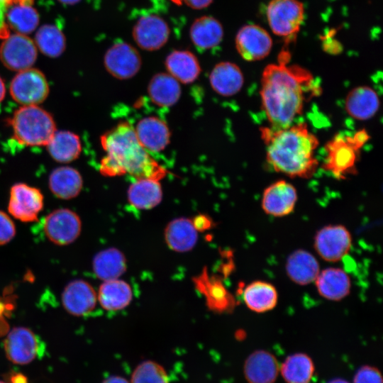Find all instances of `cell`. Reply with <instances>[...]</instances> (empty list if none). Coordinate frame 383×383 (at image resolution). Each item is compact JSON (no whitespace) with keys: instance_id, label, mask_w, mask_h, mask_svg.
<instances>
[{"instance_id":"cell-1","label":"cell","mask_w":383,"mask_h":383,"mask_svg":"<svg viewBox=\"0 0 383 383\" xmlns=\"http://www.w3.org/2000/svg\"><path fill=\"white\" fill-rule=\"evenodd\" d=\"M288 53H281L278 63L267 65L261 79L262 108L272 128L292 124L301 113L309 92H316L310 72L296 65H288Z\"/></svg>"},{"instance_id":"cell-2","label":"cell","mask_w":383,"mask_h":383,"mask_svg":"<svg viewBox=\"0 0 383 383\" xmlns=\"http://www.w3.org/2000/svg\"><path fill=\"white\" fill-rule=\"evenodd\" d=\"M261 136L266 145L267 160L278 172L291 177L309 178L318 163L315 150L318 140L301 123L282 128H263Z\"/></svg>"},{"instance_id":"cell-3","label":"cell","mask_w":383,"mask_h":383,"mask_svg":"<svg viewBox=\"0 0 383 383\" xmlns=\"http://www.w3.org/2000/svg\"><path fill=\"white\" fill-rule=\"evenodd\" d=\"M106 155L99 171L106 177L128 174L135 179L150 178L160 180L166 170L160 166L139 143L134 128L122 121L100 138Z\"/></svg>"},{"instance_id":"cell-4","label":"cell","mask_w":383,"mask_h":383,"mask_svg":"<svg viewBox=\"0 0 383 383\" xmlns=\"http://www.w3.org/2000/svg\"><path fill=\"white\" fill-rule=\"evenodd\" d=\"M14 139L26 146L46 145L56 130L52 115L38 105L23 106L9 119Z\"/></svg>"},{"instance_id":"cell-5","label":"cell","mask_w":383,"mask_h":383,"mask_svg":"<svg viewBox=\"0 0 383 383\" xmlns=\"http://www.w3.org/2000/svg\"><path fill=\"white\" fill-rule=\"evenodd\" d=\"M369 138L365 131L357 132L353 137L337 135L326 147L327 155L323 164L337 179H344L354 173L357 154Z\"/></svg>"},{"instance_id":"cell-6","label":"cell","mask_w":383,"mask_h":383,"mask_svg":"<svg viewBox=\"0 0 383 383\" xmlns=\"http://www.w3.org/2000/svg\"><path fill=\"white\" fill-rule=\"evenodd\" d=\"M267 18L274 34L292 40L304 21V7L298 0H272L267 7Z\"/></svg>"},{"instance_id":"cell-7","label":"cell","mask_w":383,"mask_h":383,"mask_svg":"<svg viewBox=\"0 0 383 383\" xmlns=\"http://www.w3.org/2000/svg\"><path fill=\"white\" fill-rule=\"evenodd\" d=\"M9 91L12 99L22 106L38 105L47 99L49 84L41 71L30 67L13 78Z\"/></svg>"},{"instance_id":"cell-8","label":"cell","mask_w":383,"mask_h":383,"mask_svg":"<svg viewBox=\"0 0 383 383\" xmlns=\"http://www.w3.org/2000/svg\"><path fill=\"white\" fill-rule=\"evenodd\" d=\"M45 346L33 331L26 327L13 328L4 342L5 354L9 361L17 365H26L40 357Z\"/></svg>"},{"instance_id":"cell-9","label":"cell","mask_w":383,"mask_h":383,"mask_svg":"<svg viewBox=\"0 0 383 383\" xmlns=\"http://www.w3.org/2000/svg\"><path fill=\"white\" fill-rule=\"evenodd\" d=\"M352 245V236L343 225L321 228L314 238V248L325 261L335 262L347 255Z\"/></svg>"},{"instance_id":"cell-10","label":"cell","mask_w":383,"mask_h":383,"mask_svg":"<svg viewBox=\"0 0 383 383\" xmlns=\"http://www.w3.org/2000/svg\"><path fill=\"white\" fill-rule=\"evenodd\" d=\"M170 28L167 21L160 15L146 12L140 16L133 28V38L143 50H159L168 41Z\"/></svg>"},{"instance_id":"cell-11","label":"cell","mask_w":383,"mask_h":383,"mask_svg":"<svg viewBox=\"0 0 383 383\" xmlns=\"http://www.w3.org/2000/svg\"><path fill=\"white\" fill-rule=\"evenodd\" d=\"M79 216L68 209H58L50 212L44 219L43 231L47 238L58 245L73 243L81 233Z\"/></svg>"},{"instance_id":"cell-12","label":"cell","mask_w":383,"mask_h":383,"mask_svg":"<svg viewBox=\"0 0 383 383\" xmlns=\"http://www.w3.org/2000/svg\"><path fill=\"white\" fill-rule=\"evenodd\" d=\"M36 58L35 45L26 35H9L1 45L0 60L9 70L20 72L30 68Z\"/></svg>"},{"instance_id":"cell-13","label":"cell","mask_w":383,"mask_h":383,"mask_svg":"<svg viewBox=\"0 0 383 383\" xmlns=\"http://www.w3.org/2000/svg\"><path fill=\"white\" fill-rule=\"evenodd\" d=\"M43 205L44 197L39 189L24 183H16L11 187L8 211L16 219L23 222L36 221Z\"/></svg>"},{"instance_id":"cell-14","label":"cell","mask_w":383,"mask_h":383,"mask_svg":"<svg viewBox=\"0 0 383 383\" xmlns=\"http://www.w3.org/2000/svg\"><path fill=\"white\" fill-rule=\"evenodd\" d=\"M104 62L106 71L111 76L118 79H128L139 72L142 60L134 47L119 41L107 50Z\"/></svg>"},{"instance_id":"cell-15","label":"cell","mask_w":383,"mask_h":383,"mask_svg":"<svg viewBox=\"0 0 383 383\" xmlns=\"http://www.w3.org/2000/svg\"><path fill=\"white\" fill-rule=\"evenodd\" d=\"M272 40L270 34L257 25L243 26L235 37V48L245 60L251 62L267 57L271 51Z\"/></svg>"},{"instance_id":"cell-16","label":"cell","mask_w":383,"mask_h":383,"mask_svg":"<svg viewBox=\"0 0 383 383\" xmlns=\"http://www.w3.org/2000/svg\"><path fill=\"white\" fill-rule=\"evenodd\" d=\"M297 199L295 187L285 180H279L265 189L261 206L267 214L282 217L294 211Z\"/></svg>"},{"instance_id":"cell-17","label":"cell","mask_w":383,"mask_h":383,"mask_svg":"<svg viewBox=\"0 0 383 383\" xmlns=\"http://www.w3.org/2000/svg\"><path fill=\"white\" fill-rule=\"evenodd\" d=\"M97 294L93 287L83 279H74L64 289L62 303L65 309L76 316H86L95 308Z\"/></svg>"},{"instance_id":"cell-18","label":"cell","mask_w":383,"mask_h":383,"mask_svg":"<svg viewBox=\"0 0 383 383\" xmlns=\"http://www.w3.org/2000/svg\"><path fill=\"white\" fill-rule=\"evenodd\" d=\"M279 372L276 357L265 350L251 353L243 365V374L248 383H274Z\"/></svg>"},{"instance_id":"cell-19","label":"cell","mask_w":383,"mask_h":383,"mask_svg":"<svg viewBox=\"0 0 383 383\" xmlns=\"http://www.w3.org/2000/svg\"><path fill=\"white\" fill-rule=\"evenodd\" d=\"M134 131L139 143L148 152H160L170 141L171 133L168 126L157 116L140 119Z\"/></svg>"},{"instance_id":"cell-20","label":"cell","mask_w":383,"mask_h":383,"mask_svg":"<svg viewBox=\"0 0 383 383\" xmlns=\"http://www.w3.org/2000/svg\"><path fill=\"white\" fill-rule=\"evenodd\" d=\"M197 232L192 220L180 217L167 223L164 231V238L170 249L177 252H186L196 245Z\"/></svg>"},{"instance_id":"cell-21","label":"cell","mask_w":383,"mask_h":383,"mask_svg":"<svg viewBox=\"0 0 383 383\" xmlns=\"http://www.w3.org/2000/svg\"><path fill=\"white\" fill-rule=\"evenodd\" d=\"M319 294L330 301H340L350 291L349 275L342 269L328 267L320 271L314 281Z\"/></svg>"},{"instance_id":"cell-22","label":"cell","mask_w":383,"mask_h":383,"mask_svg":"<svg viewBox=\"0 0 383 383\" xmlns=\"http://www.w3.org/2000/svg\"><path fill=\"white\" fill-rule=\"evenodd\" d=\"M285 267L288 277L299 285L314 282L320 272L316 258L302 249L296 250L288 256Z\"/></svg>"},{"instance_id":"cell-23","label":"cell","mask_w":383,"mask_h":383,"mask_svg":"<svg viewBox=\"0 0 383 383\" xmlns=\"http://www.w3.org/2000/svg\"><path fill=\"white\" fill-rule=\"evenodd\" d=\"M213 90L222 96H231L239 92L244 83L240 67L231 62L216 64L209 75Z\"/></svg>"},{"instance_id":"cell-24","label":"cell","mask_w":383,"mask_h":383,"mask_svg":"<svg viewBox=\"0 0 383 383\" xmlns=\"http://www.w3.org/2000/svg\"><path fill=\"white\" fill-rule=\"evenodd\" d=\"M128 201L139 210H149L156 207L162 199V189L160 180L144 178L135 179L128 187Z\"/></svg>"},{"instance_id":"cell-25","label":"cell","mask_w":383,"mask_h":383,"mask_svg":"<svg viewBox=\"0 0 383 383\" xmlns=\"http://www.w3.org/2000/svg\"><path fill=\"white\" fill-rule=\"evenodd\" d=\"M348 113L357 120H367L377 112L379 99L377 92L370 87L361 86L351 90L345 102Z\"/></svg>"},{"instance_id":"cell-26","label":"cell","mask_w":383,"mask_h":383,"mask_svg":"<svg viewBox=\"0 0 383 383\" xmlns=\"http://www.w3.org/2000/svg\"><path fill=\"white\" fill-rule=\"evenodd\" d=\"M51 192L57 198L71 199L81 192L83 179L79 172L69 166H62L52 171L48 179Z\"/></svg>"},{"instance_id":"cell-27","label":"cell","mask_w":383,"mask_h":383,"mask_svg":"<svg viewBox=\"0 0 383 383\" xmlns=\"http://www.w3.org/2000/svg\"><path fill=\"white\" fill-rule=\"evenodd\" d=\"M165 67L168 73L179 82L190 84L201 73V67L196 57L188 50H174L166 57Z\"/></svg>"},{"instance_id":"cell-28","label":"cell","mask_w":383,"mask_h":383,"mask_svg":"<svg viewBox=\"0 0 383 383\" xmlns=\"http://www.w3.org/2000/svg\"><path fill=\"white\" fill-rule=\"evenodd\" d=\"M189 34L195 47L200 50H206L221 43L223 37V29L217 19L204 16L194 20L190 27Z\"/></svg>"},{"instance_id":"cell-29","label":"cell","mask_w":383,"mask_h":383,"mask_svg":"<svg viewBox=\"0 0 383 383\" xmlns=\"http://www.w3.org/2000/svg\"><path fill=\"white\" fill-rule=\"evenodd\" d=\"M133 292L126 282L118 279L104 281L99 288L97 299L106 311H116L125 309L131 302Z\"/></svg>"},{"instance_id":"cell-30","label":"cell","mask_w":383,"mask_h":383,"mask_svg":"<svg viewBox=\"0 0 383 383\" xmlns=\"http://www.w3.org/2000/svg\"><path fill=\"white\" fill-rule=\"evenodd\" d=\"M148 93L151 101L162 107L174 105L181 96L179 82L169 73H157L150 79Z\"/></svg>"},{"instance_id":"cell-31","label":"cell","mask_w":383,"mask_h":383,"mask_svg":"<svg viewBox=\"0 0 383 383\" xmlns=\"http://www.w3.org/2000/svg\"><path fill=\"white\" fill-rule=\"evenodd\" d=\"M243 301L248 309L257 313L273 309L278 301V293L274 285L265 281L250 283L243 293Z\"/></svg>"},{"instance_id":"cell-32","label":"cell","mask_w":383,"mask_h":383,"mask_svg":"<svg viewBox=\"0 0 383 383\" xmlns=\"http://www.w3.org/2000/svg\"><path fill=\"white\" fill-rule=\"evenodd\" d=\"M93 271L103 281L118 279L126 270L124 254L118 249L109 248L99 251L93 259Z\"/></svg>"},{"instance_id":"cell-33","label":"cell","mask_w":383,"mask_h":383,"mask_svg":"<svg viewBox=\"0 0 383 383\" xmlns=\"http://www.w3.org/2000/svg\"><path fill=\"white\" fill-rule=\"evenodd\" d=\"M45 146L50 156L61 163H69L75 160L82 152L79 137L69 131H56Z\"/></svg>"},{"instance_id":"cell-34","label":"cell","mask_w":383,"mask_h":383,"mask_svg":"<svg viewBox=\"0 0 383 383\" xmlns=\"http://www.w3.org/2000/svg\"><path fill=\"white\" fill-rule=\"evenodd\" d=\"M279 372L286 383H310L315 366L309 355L295 353L284 359L279 366Z\"/></svg>"},{"instance_id":"cell-35","label":"cell","mask_w":383,"mask_h":383,"mask_svg":"<svg viewBox=\"0 0 383 383\" xmlns=\"http://www.w3.org/2000/svg\"><path fill=\"white\" fill-rule=\"evenodd\" d=\"M34 0H18L6 11L7 25L21 34L33 32L39 22L37 11L33 7Z\"/></svg>"},{"instance_id":"cell-36","label":"cell","mask_w":383,"mask_h":383,"mask_svg":"<svg viewBox=\"0 0 383 383\" xmlns=\"http://www.w3.org/2000/svg\"><path fill=\"white\" fill-rule=\"evenodd\" d=\"M35 42L39 50L50 57H59L65 49V35L53 25H44L40 27L37 31Z\"/></svg>"},{"instance_id":"cell-37","label":"cell","mask_w":383,"mask_h":383,"mask_svg":"<svg viewBox=\"0 0 383 383\" xmlns=\"http://www.w3.org/2000/svg\"><path fill=\"white\" fill-rule=\"evenodd\" d=\"M129 381L131 383H170V377L161 364L146 360L135 367Z\"/></svg>"},{"instance_id":"cell-38","label":"cell","mask_w":383,"mask_h":383,"mask_svg":"<svg viewBox=\"0 0 383 383\" xmlns=\"http://www.w3.org/2000/svg\"><path fill=\"white\" fill-rule=\"evenodd\" d=\"M353 383H382V377L378 368L363 365L355 372Z\"/></svg>"},{"instance_id":"cell-39","label":"cell","mask_w":383,"mask_h":383,"mask_svg":"<svg viewBox=\"0 0 383 383\" xmlns=\"http://www.w3.org/2000/svg\"><path fill=\"white\" fill-rule=\"evenodd\" d=\"M16 235V227L11 218L0 211V245L9 243Z\"/></svg>"},{"instance_id":"cell-40","label":"cell","mask_w":383,"mask_h":383,"mask_svg":"<svg viewBox=\"0 0 383 383\" xmlns=\"http://www.w3.org/2000/svg\"><path fill=\"white\" fill-rule=\"evenodd\" d=\"M6 8L0 4V38L5 39L9 35V29L6 21Z\"/></svg>"},{"instance_id":"cell-41","label":"cell","mask_w":383,"mask_h":383,"mask_svg":"<svg viewBox=\"0 0 383 383\" xmlns=\"http://www.w3.org/2000/svg\"><path fill=\"white\" fill-rule=\"evenodd\" d=\"M192 221L197 231H203L211 226V221H209L208 217L204 215L196 216Z\"/></svg>"},{"instance_id":"cell-42","label":"cell","mask_w":383,"mask_h":383,"mask_svg":"<svg viewBox=\"0 0 383 383\" xmlns=\"http://www.w3.org/2000/svg\"><path fill=\"white\" fill-rule=\"evenodd\" d=\"M213 0H182L186 5L194 9H201L209 6Z\"/></svg>"},{"instance_id":"cell-43","label":"cell","mask_w":383,"mask_h":383,"mask_svg":"<svg viewBox=\"0 0 383 383\" xmlns=\"http://www.w3.org/2000/svg\"><path fill=\"white\" fill-rule=\"evenodd\" d=\"M101 383H131L126 377L114 374L104 379Z\"/></svg>"},{"instance_id":"cell-44","label":"cell","mask_w":383,"mask_h":383,"mask_svg":"<svg viewBox=\"0 0 383 383\" xmlns=\"http://www.w3.org/2000/svg\"><path fill=\"white\" fill-rule=\"evenodd\" d=\"M10 383H28L27 378L22 374H14L10 379Z\"/></svg>"},{"instance_id":"cell-45","label":"cell","mask_w":383,"mask_h":383,"mask_svg":"<svg viewBox=\"0 0 383 383\" xmlns=\"http://www.w3.org/2000/svg\"><path fill=\"white\" fill-rule=\"evenodd\" d=\"M6 94V87L4 80L0 77V103L3 101Z\"/></svg>"},{"instance_id":"cell-46","label":"cell","mask_w":383,"mask_h":383,"mask_svg":"<svg viewBox=\"0 0 383 383\" xmlns=\"http://www.w3.org/2000/svg\"><path fill=\"white\" fill-rule=\"evenodd\" d=\"M17 1L18 0H0V4L3 5L6 9L9 6L15 4Z\"/></svg>"},{"instance_id":"cell-47","label":"cell","mask_w":383,"mask_h":383,"mask_svg":"<svg viewBox=\"0 0 383 383\" xmlns=\"http://www.w3.org/2000/svg\"><path fill=\"white\" fill-rule=\"evenodd\" d=\"M326 383H350V382L342 378H335V379L328 381Z\"/></svg>"},{"instance_id":"cell-48","label":"cell","mask_w":383,"mask_h":383,"mask_svg":"<svg viewBox=\"0 0 383 383\" xmlns=\"http://www.w3.org/2000/svg\"><path fill=\"white\" fill-rule=\"evenodd\" d=\"M58 1L65 4H74L79 2L80 0H58Z\"/></svg>"},{"instance_id":"cell-49","label":"cell","mask_w":383,"mask_h":383,"mask_svg":"<svg viewBox=\"0 0 383 383\" xmlns=\"http://www.w3.org/2000/svg\"><path fill=\"white\" fill-rule=\"evenodd\" d=\"M6 310V306L0 301V318Z\"/></svg>"},{"instance_id":"cell-50","label":"cell","mask_w":383,"mask_h":383,"mask_svg":"<svg viewBox=\"0 0 383 383\" xmlns=\"http://www.w3.org/2000/svg\"><path fill=\"white\" fill-rule=\"evenodd\" d=\"M170 1H172L173 3L179 6L182 4V0H170Z\"/></svg>"},{"instance_id":"cell-51","label":"cell","mask_w":383,"mask_h":383,"mask_svg":"<svg viewBox=\"0 0 383 383\" xmlns=\"http://www.w3.org/2000/svg\"><path fill=\"white\" fill-rule=\"evenodd\" d=\"M0 383H6V382H2V381H0Z\"/></svg>"}]
</instances>
